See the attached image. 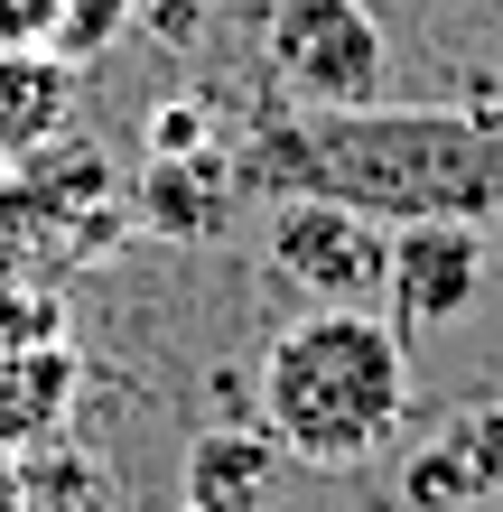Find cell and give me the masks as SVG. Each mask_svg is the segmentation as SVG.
Listing matches in <instances>:
<instances>
[{"mask_svg":"<svg viewBox=\"0 0 503 512\" xmlns=\"http://www.w3.org/2000/svg\"><path fill=\"white\" fill-rule=\"evenodd\" d=\"M131 28H159V38L187 47L196 38V0H131Z\"/></svg>","mask_w":503,"mask_h":512,"instance_id":"14","label":"cell"},{"mask_svg":"<svg viewBox=\"0 0 503 512\" xmlns=\"http://www.w3.org/2000/svg\"><path fill=\"white\" fill-rule=\"evenodd\" d=\"M196 131H205V112H196V103H168L150 140H159V159H187V149H196Z\"/></svg>","mask_w":503,"mask_h":512,"instance_id":"15","label":"cell"},{"mask_svg":"<svg viewBox=\"0 0 503 512\" xmlns=\"http://www.w3.org/2000/svg\"><path fill=\"white\" fill-rule=\"evenodd\" d=\"M448 438L466 447L476 485H485V494H503V401H476V410H457V419H448Z\"/></svg>","mask_w":503,"mask_h":512,"instance_id":"12","label":"cell"},{"mask_svg":"<svg viewBox=\"0 0 503 512\" xmlns=\"http://www.w3.org/2000/svg\"><path fill=\"white\" fill-rule=\"evenodd\" d=\"M66 345H38V354H10L0 345V447H28V438H47L56 429V410H66Z\"/></svg>","mask_w":503,"mask_h":512,"instance_id":"9","label":"cell"},{"mask_svg":"<svg viewBox=\"0 0 503 512\" xmlns=\"http://www.w3.org/2000/svg\"><path fill=\"white\" fill-rule=\"evenodd\" d=\"M122 28H131V0H56L47 56H66V66H94V56L122 47Z\"/></svg>","mask_w":503,"mask_h":512,"instance_id":"11","label":"cell"},{"mask_svg":"<svg viewBox=\"0 0 503 512\" xmlns=\"http://www.w3.org/2000/svg\"><path fill=\"white\" fill-rule=\"evenodd\" d=\"M75 112V66L47 47H0V168L47 149Z\"/></svg>","mask_w":503,"mask_h":512,"instance_id":"7","label":"cell"},{"mask_svg":"<svg viewBox=\"0 0 503 512\" xmlns=\"http://www.w3.org/2000/svg\"><path fill=\"white\" fill-rule=\"evenodd\" d=\"M19 494H28V475L10 466V447H0V512H19Z\"/></svg>","mask_w":503,"mask_h":512,"instance_id":"16","label":"cell"},{"mask_svg":"<svg viewBox=\"0 0 503 512\" xmlns=\"http://www.w3.org/2000/svg\"><path fill=\"white\" fill-rule=\"evenodd\" d=\"M401 503H410V512H476V503H485L476 466H466V447H457L448 429L401 457Z\"/></svg>","mask_w":503,"mask_h":512,"instance_id":"10","label":"cell"},{"mask_svg":"<svg viewBox=\"0 0 503 512\" xmlns=\"http://www.w3.org/2000/svg\"><path fill=\"white\" fill-rule=\"evenodd\" d=\"M243 177L271 196H345L382 224H485L503 215V122L485 112H280L252 131Z\"/></svg>","mask_w":503,"mask_h":512,"instance_id":"1","label":"cell"},{"mask_svg":"<svg viewBox=\"0 0 503 512\" xmlns=\"http://www.w3.org/2000/svg\"><path fill=\"white\" fill-rule=\"evenodd\" d=\"M261 66L289 112H364L382 103V28L364 0H271Z\"/></svg>","mask_w":503,"mask_h":512,"instance_id":"3","label":"cell"},{"mask_svg":"<svg viewBox=\"0 0 503 512\" xmlns=\"http://www.w3.org/2000/svg\"><path fill=\"white\" fill-rule=\"evenodd\" d=\"M140 205H150V224H168L177 243H196V233H215L224 224V205H233V177L224 159H150V177H140Z\"/></svg>","mask_w":503,"mask_h":512,"instance_id":"8","label":"cell"},{"mask_svg":"<svg viewBox=\"0 0 503 512\" xmlns=\"http://www.w3.org/2000/svg\"><path fill=\"white\" fill-rule=\"evenodd\" d=\"M289 466V447L271 429H243V419H224V429H205L187 447V475H177V512H261Z\"/></svg>","mask_w":503,"mask_h":512,"instance_id":"6","label":"cell"},{"mask_svg":"<svg viewBox=\"0 0 503 512\" xmlns=\"http://www.w3.org/2000/svg\"><path fill=\"white\" fill-rule=\"evenodd\" d=\"M485 298V233L457 215L429 224H392V270H382V308H392L401 336H429V326H457Z\"/></svg>","mask_w":503,"mask_h":512,"instance_id":"5","label":"cell"},{"mask_svg":"<svg viewBox=\"0 0 503 512\" xmlns=\"http://www.w3.org/2000/svg\"><path fill=\"white\" fill-rule=\"evenodd\" d=\"M56 0H0V47H47Z\"/></svg>","mask_w":503,"mask_h":512,"instance_id":"13","label":"cell"},{"mask_svg":"<svg viewBox=\"0 0 503 512\" xmlns=\"http://www.w3.org/2000/svg\"><path fill=\"white\" fill-rule=\"evenodd\" d=\"M410 410V354L401 326L373 308H308L261 354V429L289 447V466L345 475L373 447H392Z\"/></svg>","mask_w":503,"mask_h":512,"instance_id":"2","label":"cell"},{"mask_svg":"<svg viewBox=\"0 0 503 512\" xmlns=\"http://www.w3.org/2000/svg\"><path fill=\"white\" fill-rule=\"evenodd\" d=\"M271 270L299 280L308 308H373L392 270V224L345 196H280L271 205Z\"/></svg>","mask_w":503,"mask_h":512,"instance_id":"4","label":"cell"}]
</instances>
